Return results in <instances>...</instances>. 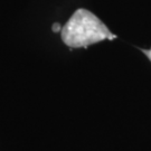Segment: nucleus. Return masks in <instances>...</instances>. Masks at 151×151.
<instances>
[{
  "instance_id": "nucleus-1",
  "label": "nucleus",
  "mask_w": 151,
  "mask_h": 151,
  "mask_svg": "<svg viewBox=\"0 0 151 151\" xmlns=\"http://www.w3.org/2000/svg\"><path fill=\"white\" fill-rule=\"evenodd\" d=\"M62 39L70 48L87 47L105 39L116 38L104 22L86 9H77L62 28Z\"/></svg>"
},
{
  "instance_id": "nucleus-2",
  "label": "nucleus",
  "mask_w": 151,
  "mask_h": 151,
  "mask_svg": "<svg viewBox=\"0 0 151 151\" xmlns=\"http://www.w3.org/2000/svg\"><path fill=\"white\" fill-rule=\"evenodd\" d=\"M53 32H62V27H60V24H57V22H55L54 25H53Z\"/></svg>"
},
{
  "instance_id": "nucleus-3",
  "label": "nucleus",
  "mask_w": 151,
  "mask_h": 151,
  "mask_svg": "<svg viewBox=\"0 0 151 151\" xmlns=\"http://www.w3.org/2000/svg\"><path fill=\"white\" fill-rule=\"evenodd\" d=\"M142 52H143V53H145V54H146L147 56H148V58H149V60H150V62H151V48L149 49V50H146V49H142Z\"/></svg>"
}]
</instances>
